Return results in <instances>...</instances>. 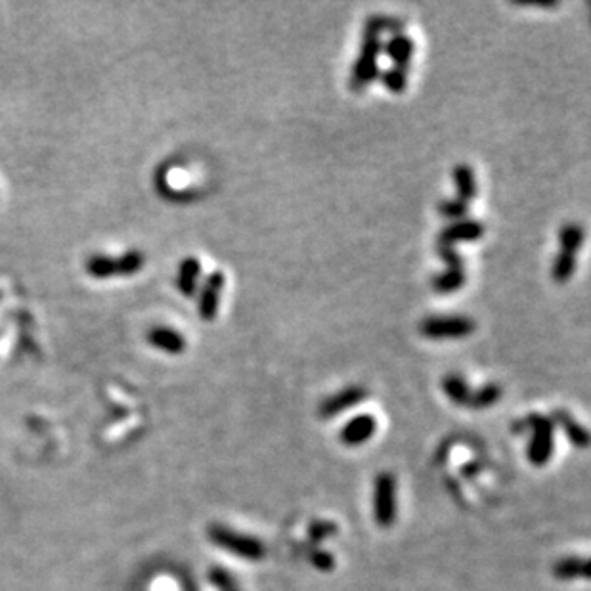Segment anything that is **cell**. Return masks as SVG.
<instances>
[{"label": "cell", "instance_id": "obj_1", "mask_svg": "<svg viewBox=\"0 0 591 591\" xmlns=\"http://www.w3.org/2000/svg\"><path fill=\"white\" fill-rule=\"evenodd\" d=\"M383 50L379 29L375 27L371 20L367 18L366 27H364V39L360 44V54L354 61L352 75H350V87L354 90L367 89L379 75V54Z\"/></svg>", "mask_w": 591, "mask_h": 591}, {"label": "cell", "instance_id": "obj_2", "mask_svg": "<svg viewBox=\"0 0 591 591\" xmlns=\"http://www.w3.org/2000/svg\"><path fill=\"white\" fill-rule=\"evenodd\" d=\"M209 540L218 547L230 551L231 555L247 561H262L266 557V547L262 542H258L257 538L239 534L222 524H212L209 528Z\"/></svg>", "mask_w": 591, "mask_h": 591}, {"label": "cell", "instance_id": "obj_3", "mask_svg": "<svg viewBox=\"0 0 591 591\" xmlns=\"http://www.w3.org/2000/svg\"><path fill=\"white\" fill-rule=\"evenodd\" d=\"M526 425L532 431L530 444H528V452H526L528 462L536 467H544L549 463L553 448H555V440H553L555 423L551 421V417H545V415H530L526 419Z\"/></svg>", "mask_w": 591, "mask_h": 591}, {"label": "cell", "instance_id": "obj_4", "mask_svg": "<svg viewBox=\"0 0 591 591\" xmlns=\"http://www.w3.org/2000/svg\"><path fill=\"white\" fill-rule=\"evenodd\" d=\"M475 329V319L467 316H428L419 324V333L433 341L463 339Z\"/></svg>", "mask_w": 591, "mask_h": 591}, {"label": "cell", "instance_id": "obj_5", "mask_svg": "<svg viewBox=\"0 0 591 591\" xmlns=\"http://www.w3.org/2000/svg\"><path fill=\"white\" fill-rule=\"evenodd\" d=\"M396 478L393 473H381L374 483V519L381 528H390L396 521Z\"/></svg>", "mask_w": 591, "mask_h": 591}, {"label": "cell", "instance_id": "obj_6", "mask_svg": "<svg viewBox=\"0 0 591 591\" xmlns=\"http://www.w3.org/2000/svg\"><path fill=\"white\" fill-rule=\"evenodd\" d=\"M226 286V276L220 270H215L207 278H205L203 286L199 289V303H197V310L199 316L205 322H212L217 318L218 308H220V297L224 291Z\"/></svg>", "mask_w": 591, "mask_h": 591}, {"label": "cell", "instance_id": "obj_7", "mask_svg": "<svg viewBox=\"0 0 591 591\" xmlns=\"http://www.w3.org/2000/svg\"><path fill=\"white\" fill-rule=\"evenodd\" d=\"M366 388L360 387V385H350V387L343 388L339 393L327 396L326 400L319 404V417H324V419L337 417V415H341L343 412H347V409L354 408V406H358L360 402L366 400Z\"/></svg>", "mask_w": 591, "mask_h": 591}, {"label": "cell", "instance_id": "obj_8", "mask_svg": "<svg viewBox=\"0 0 591 591\" xmlns=\"http://www.w3.org/2000/svg\"><path fill=\"white\" fill-rule=\"evenodd\" d=\"M484 231H486V228H484L483 222L471 220V218L469 220L463 218V220H457V222H452L450 226H446V228L440 231L436 243L452 245V247H454V245L459 243V241H476V239H481L484 236Z\"/></svg>", "mask_w": 591, "mask_h": 591}, {"label": "cell", "instance_id": "obj_9", "mask_svg": "<svg viewBox=\"0 0 591 591\" xmlns=\"http://www.w3.org/2000/svg\"><path fill=\"white\" fill-rule=\"evenodd\" d=\"M377 431V421L374 415H356L350 421L345 423V427L341 428L339 438L345 446H362L366 444Z\"/></svg>", "mask_w": 591, "mask_h": 591}, {"label": "cell", "instance_id": "obj_10", "mask_svg": "<svg viewBox=\"0 0 591 591\" xmlns=\"http://www.w3.org/2000/svg\"><path fill=\"white\" fill-rule=\"evenodd\" d=\"M148 343L157 350L167 354H182L186 350V337L180 331L167 326H155L148 331Z\"/></svg>", "mask_w": 591, "mask_h": 591}, {"label": "cell", "instance_id": "obj_11", "mask_svg": "<svg viewBox=\"0 0 591 591\" xmlns=\"http://www.w3.org/2000/svg\"><path fill=\"white\" fill-rule=\"evenodd\" d=\"M199 279H201V262L197 257H186L180 260L177 270V289L184 297L191 299L199 291Z\"/></svg>", "mask_w": 591, "mask_h": 591}, {"label": "cell", "instance_id": "obj_12", "mask_svg": "<svg viewBox=\"0 0 591 591\" xmlns=\"http://www.w3.org/2000/svg\"><path fill=\"white\" fill-rule=\"evenodd\" d=\"M383 48H385V54L388 56V60L393 61V68H400L404 71H408L415 52V44L412 41V37L404 33L393 34Z\"/></svg>", "mask_w": 591, "mask_h": 591}, {"label": "cell", "instance_id": "obj_13", "mask_svg": "<svg viewBox=\"0 0 591 591\" xmlns=\"http://www.w3.org/2000/svg\"><path fill=\"white\" fill-rule=\"evenodd\" d=\"M553 423H559L561 425V428L564 431V435L568 436V440L572 442V446H576V448H587V444H590V435H587V431H585L580 423L576 421V419H572V415L568 414V412H564V409H557V412H553V419H551Z\"/></svg>", "mask_w": 591, "mask_h": 591}, {"label": "cell", "instance_id": "obj_14", "mask_svg": "<svg viewBox=\"0 0 591 591\" xmlns=\"http://www.w3.org/2000/svg\"><path fill=\"white\" fill-rule=\"evenodd\" d=\"M452 177H454L455 190H457V199L471 205V201L476 197V178L473 169L467 163L455 165Z\"/></svg>", "mask_w": 591, "mask_h": 591}, {"label": "cell", "instance_id": "obj_15", "mask_svg": "<svg viewBox=\"0 0 591 591\" xmlns=\"http://www.w3.org/2000/svg\"><path fill=\"white\" fill-rule=\"evenodd\" d=\"M553 576L557 580H587L590 578V563L587 559L582 557H566L561 559L553 566Z\"/></svg>", "mask_w": 591, "mask_h": 591}, {"label": "cell", "instance_id": "obj_16", "mask_svg": "<svg viewBox=\"0 0 591 591\" xmlns=\"http://www.w3.org/2000/svg\"><path fill=\"white\" fill-rule=\"evenodd\" d=\"M467 281L465 270H455V268H446L444 272L436 274L431 279V287L433 291L438 295H452V293L459 291Z\"/></svg>", "mask_w": 591, "mask_h": 591}, {"label": "cell", "instance_id": "obj_17", "mask_svg": "<svg viewBox=\"0 0 591 591\" xmlns=\"http://www.w3.org/2000/svg\"><path fill=\"white\" fill-rule=\"evenodd\" d=\"M442 390L448 396L450 400L457 404V406H469L471 400V387L467 381L463 379L462 375L450 374L442 379Z\"/></svg>", "mask_w": 591, "mask_h": 591}, {"label": "cell", "instance_id": "obj_18", "mask_svg": "<svg viewBox=\"0 0 591 591\" xmlns=\"http://www.w3.org/2000/svg\"><path fill=\"white\" fill-rule=\"evenodd\" d=\"M585 239L584 228L576 222H566V224L559 230V245H561V253H568L572 257H576L578 251L582 249Z\"/></svg>", "mask_w": 591, "mask_h": 591}, {"label": "cell", "instance_id": "obj_19", "mask_svg": "<svg viewBox=\"0 0 591 591\" xmlns=\"http://www.w3.org/2000/svg\"><path fill=\"white\" fill-rule=\"evenodd\" d=\"M84 268H87V272L96 279H108V278H115L117 276L115 257L102 255V253H98V255H92V257L87 258Z\"/></svg>", "mask_w": 591, "mask_h": 591}, {"label": "cell", "instance_id": "obj_20", "mask_svg": "<svg viewBox=\"0 0 591 591\" xmlns=\"http://www.w3.org/2000/svg\"><path fill=\"white\" fill-rule=\"evenodd\" d=\"M576 257L559 251L555 260H553V266H551V278L555 284H566V281H571V278L576 272Z\"/></svg>", "mask_w": 591, "mask_h": 591}, {"label": "cell", "instance_id": "obj_21", "mask_svg": "<svg viewBox=\"0 0 591 591\" xmlns=\"http://www.w3.org/2000/svg\"><path fill=\"white\" fill-rule=\"evenodd\" d=\"M502 398V387L496 383H486L484 387L476 388L471 393L469 406L475 409L492 408L497 400Z\"/></svg>", "mask_w": 591, "mask_h": 591}, {"label": "cell", "instance_id": "obj_22", "mask_svg": "<svg viewBox=\"0 0 591 591\" xmlns=\"http://www.w3.org/2000/svg\"><path fill=\"white\" fill-rule=\"evenodd\" d=\"M144 265H146V257L138 249H130V251H125L119 257H115L117 276H132V274L140 272Z\"/></svg>", "mask_w": 591, "mask_h": 591}, {"label": "cell", "instance_id": "obj_23", "mask_svg": "<svg viewBox=\"0 0 591 591\" xmlns=\"http://www.w3.org/2000/svg\"><path fill=\"white\" fill-rule=\"evenodd\" d=\"M381 82L387 90H390L393 94H402L404 90L408 89V71H404L400 68H388L381 73Z\"/></svg>", "mask_w": 591, "mask_h": 591}, {"label": "cell", "instance_id": "obj_24", "mask_svg": "<svg viewBox=\"0 0 591 591\" xmlns=\"http://www.w3.org/2000/svg\"><path fill=\"white\" fill-rule=\"evenodd\" d=\"M438 212H440V217L457 222V220H463V218L467 217L469 205L459 201L457 197H455V199H446V201H440V203H438Z\"/></svg>", "mask_w": 591, "mask_h": 591}, {"label": "cell", "instance_id": "obj_25", "mask_svg": "<svg viewBox=\"0 0 591 591\" xmlns=\"http://www.w3.org/2000/svg\"><path fill=\"white\" fill-rule=\"evenodd\" d=\"M209 580H211V584L215 585V587H218L220 591L238 590L234 576H231L228 571H224V568H220V566H215V568L209 571Z\"/></svg>", "mask_w": 591, "mask_h": 591}, {"label": "cell", "instance_id": "obj_26", "mask_svg": "<svg viewBox=\"0 0 591 591\" xmlns=\"http://www.w3.org/2000/svg\"><path fill=\"white\" fill-rule=\"evenodd\" d=\"M436 253H438V257L446 262V266L448 268H455V270H463V257L459 255V253L455 251V247H452V245H442V243H436Z\"/></svg>", "mask_w": 591, "mask_h": 591}, {"label": "cell", "instance_id": "obj_27", "mask_svg": "<svg viewBox=\"0 0 591 591\" xmlns=\"http://www.w3.org/2000/svg\"><path fill=\"white\" fill-rule=\"evenodd\" d=\"M335 532H337V524L335 523H329V521H314V523L310 524V528H308V536H310L312 542H322V540H326V538L333 536Z\"/></svg>", "mask_w": 591, "mask_h": 591}, {"label": "cell", "instance_id": "obj_28", "mask_svg": "<svg viewBox=\"0 0 591 591\" xmlns=\"http://www.w3.org/2000/svg\"><path fill=\"white\" fill-rule=\"evenodd\" d=\"M310 561H312L314 566L322 572L333 571V566H335L333 555H331V553H327V551H314L312 555H310Z\"/></svg>", "mask_w": 591, "mask_h": 591}, {"label": "cell", "instance_id": "obj_29", "mask_svg": "<svg viewBox=\"0 0 591 591\" xmlns=\"http://www.w3.org/2000/svg\"><path fill=\"white\" fill-rule=\"evenodd\" d=\"M231 591H238V590H231Z\"/></svg>", "mask_w": 591, "mask_h": 591}]
</instances>
